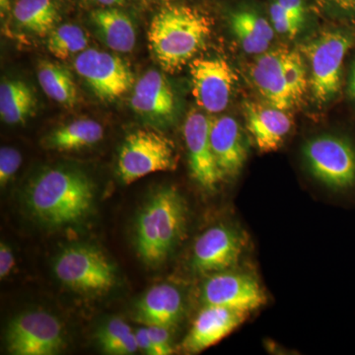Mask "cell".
<instances>
[{
  "mask_svg": "<svg viewBox=\"0 0 355 355\" xmlns=\"http://www.w3.org/2000/svg\"><path fill=\"white\" fill-rule=\"evenodd\" d=\"M303 154L311 174L329 188L340 191L355 186V146L349 139L315 137L306 144Z\"/></svg>",
  "mask_w": 355,
  "mask_h": 355,
  "instance_id": "5",
  "label": "cell"
},
{
  "mask_svg": "<svg viewBox=\"0 0 355 355\" xmlns=\"http://www.w3.org/2000/svg\"><path fill=\"white\" fill-rule=\"evenodd\" d=\"M55 273L65 286L84 292H106L116 284V272L97 248L79 245L67 248L58 257Z\"/></svg>",
  "mask_w": 355,
  "mask_h": 355,
  "instance_id": "7",
  "label": "cell"
},
{
  "mask_svg": "<svg viewBox=\"0 0 355 355\" xmlns=\"http://www.w3.org/2000/svg\"><path fill=\"white\" fill-rule=\"evenodd\" d=\"M244 248L240 232L229 226L210 227L198 238L191 266L198 273H216L237 265Z\"/></svg>",
  "mask_w": 355,
  "mask_h": 355,
  "instance_id": "12",
  "label": "cell"
},
{
  "mask_svg": "<svg viewBox=\"0 0 355 355\" xmlns=\"http://www.w3.org/2000/svg\"><path fill=\"white\" fill-rule=\"evenodd\" d=\"M187 205L174 188L153 193L140 210L135 229V244L147 263H160L181 240L186 227Z\"/></svg>",
  "mask_w": 355,
  "mask_h": 355,
  "instance_id": "3",
  "label": "cell"
},
{
  "mask_svg": "<svg viewBox=\"0 0 355 355\" xmlns=\"http://www.w3.org/2000/svg\"><path fill=\"white\" fill-rule=\"evenodd\" d=\"M178 156L171 140L160 132L137 130L123 140L119 153L118 174L125 184L147 175L174 171Z\"/></svg>",
  "mask_w": 355,
  "mask_h": 355,
  "instance_id": "4",
  "label": "cell"
},
{
  "mask_svg": "<svg viewBox=\"0 0 355 355\" xmlns=\"http://www.w3.org/2000/svg\"><path fill=\"white\" fill-rule=\"evenodd\" d=\"M38 80L50 99L71 108L77 103V87L69 69L58 62L42 60L38 67Z\"/></svg>",
  "mask_w": 355,
  "mask_h": 355,
  "instance_id": "24",
  "label": "cell"
},
{
  "mask_svg": "<svg viewBox=\"0 0 355 355\" xmlns=\"http://www.w3.org/2000/svg\"><path fill=\"white\" fill-rule=\"evenodd\" d=\"M231 25L241 26L248 31L253 33L259 38L270 43L275 37V29L266 19L253 11L241 10L233 13L230 19Z\"/></svg>",
  "mask_w": 355,
  "mask_h": 355,
  "instance_id": "28",
  "label": "cell"
},
{
  "mask_svg": "<svg viewBox=\"0 0 355 355\" xmlns=\"http://www.w3.org/2000/svg\"><path fill=\"white\" fill-rule=\"evenodd\" d=\"M98 343L106 354L130 355L139 350L135 334L125 321L113 318L97 334Z\"/></svg>",
  "mask_w": 355,
  "mask_h": 355,
  "instance_id": "25",
  "label": "cell"
},
{
  "mask_svg": "<svg viewBox=\"0 0 355 355\" xmlns=\"http://www.w3.org/2000/svg\"><path fill=\"white\" fill-rule=\"evenodd\" d=\"M46 46L53 57L67 60L88 48V38L83 28L71 23L55 27L50 33Z\"/></svg>",
  "mask_w": 355,
  "mask_h": 355,
  "instance_id": "26",
  "label": "cell"
},
{
  "mask_svg": "<svg viewBox=\"0 0 355 355\" xmlns=\"http://www.w3.org/2000/svg\"><path fill=\"white\" fill-rule=\"evenodd\" d=\"M149 336L155 350V355H168L173 354L169 329L165 327L146 326Z\"/></svg>",
  "mask_w": 355,
  "mask_h": 355,
  "instance_id": "32",
  "label": "cell"
},
{
  "mask_svg": "<svg viewBox=\"0 0 355 355\" xmlns=\"http://www.w3.org/2000/svg\"><path fill=\"white\" fill-rule=\"evenodd\" d=\"M270 15L273 29L280 34L296 36L303 24L302 20L287 12L277 1L270 6Z\"/></svg>",
  "mask_w": 355,
  "mask_h": 355,
  "instance_id": "29",
  "label": "cell"
},
{
  "mask_svg": "<svg viewBox=\"0 0 355 355\" xmlns=\"http://www.w3.org/2000/svg\"><path fill=\"white\" fill-rule=\"evenodd\" d=\"M91 19L100 37L111 50L128 53L135 49L137 33L127 14L113 7H107L92 12Z\"/></svg>",
  "mask_w": 355,
  "mask_h": 355,
  "instance_id": "20",
  "label": "cell"
},
{
  "mask_svg": "<svg viewBox=\"0 0 355 355\" xmlns=\"http://www.w3.org/2000/svg\"><path fill=\"white\" fill-rule=\"evenodd\" d=\"M15 265L12 250L2 242L0 245V277L6 279Z\"/></svg>",
  "mask_w": 355,
  "mask_h": 355,
  "instance_id": "33",
  "label": "cell"
},
{
  "mask_svg": "<svg viewBox=\"0 0 355 355\" xmlns=\"http://www.w3.org/2000/svg\"><path fill=\"white\" fill-rule=\"evenodd\" d=\"M343 10L355 11V0H333Z\"/></svg>",
  "mask_w": 355,
  "mask_h": 355,
  "instance_id": "36",
  "label": "cell"
},
{
  "mask_svg": "<svg viewBox=\"0 0 355 355\" xmlns=\"http://www.w3.org/2000/svg\"><path fill=\"white\" fill-rule=\"evenodd\" d=\"M74 69L103 101H114L132 88L133 74L128 65L113 53L86 49L77 55Z\"/></svg>",
  "mask_w": 355,
  "mask_h": 355,
  "instance_id": "9",
  "label": "cell"
},
{
  "mask_svg": "<svg viewBox=\"0 0 355 355\" xmlns=\"http://www.w3.org/2000/svg\"><path fill=\"white\" fill-rule=\"evenodd\" d=\"M235 36L237 37L238 41L241 44L242 48L248 53H253V55H261L266 53L270 44L265 40L259 38L258 36L254 35L253 33L248 31L241 26L231 25Z\"/></svg>",
  "mask_w": 355,
  "mask_h": 355,
  "instance_id": "31",
  "label": "cell"
},
{
  "mask_svg": "<svg viewBox=\"0 0 355 355\" xmlns=\"http://www.w3.org/2000/svg\"><path fill=\"white\" fill-rule=\"evenodd\" d=\"M94 184L87 175L73 168H53L30 184L28 209L46 225H69L83 220L92 209Z\"/></svg>",
  "mask_w": 355,
  "mask_h": 355,
  "instance_id": "1",
  "label": "cell"
},
{
  "mask_svg": "<svg viewBox=\"0 0 355 355\" xmlns=\"http://www.w3.org/2000/svg\"><path fill=\"white\" fill-rule=\"evenodd\" d=\"M209 137L222 179L237 176L247 160V146L239 123L228 116L214 119Z\"/></svg>",
  "mask_w": 355,
  "mask_h": 355,
  "instance_id": "15",
  "label": "cell"
},
{
  "mask_svg": "<svg viewBox=\"0 0 355 355\" xmlns=\"http://www.w3.org/2000/svg\"><path fill=\"white\" fill-rule=\"evenodd\" d=\"M210 34L209 21L191 7L170 6L151 20L149 48L166 71H176L197 55Z\"/></svg>",
  "mask_w": 355,
  "mask_h": 355,
  "instance_id": "2",
  "label": "cell"
},
{
  "mask_svg": "<svg viewBox=\"0 0 355 355\" xmlns=\"http://www.w3.org/2000/svg\"><path fill=\"white\" fill-rule=\"evenodd\" d=\"M37 98L32 88L19 79L6 80L0 85V116L8 125H19L34 114Z\"/></svg>",
  "mask_w": 355,
  "mask_h": 355,
  "instance_id": "22",
  "label": "cell"
},
{
  "mask_svg": "<svg viewBox=\"0 0 355 355\" xmlns=\"http://www.w3.org/2000/svg\"><path fill=\"white\" fill-rule=\"evenodd\" d=\"M135 338H137V347L140 352L148 355H155V350L153 342H151L150 336H149L148 329L140 328L135 331Z\"/></svg>",
  "mask_w": 355,
  "mask_h": 355,
  "instance_id": "34",
  "label": "cell"
},
{
  "mask_svg": "<svg viewBox=\"0 0 355 355\" xmlns=\"http://www.w3.org/2000/svg\"><path fill=\"white\" fill-rule=\"evenodd\" d=\"M249 313L224 306L205 305L196 318L182 347L198 354L216 345L246 321Z\"/></svg>",
  "mask_w": 355,
  "mask_h": 355,
  "instance_id": "14",
  "label": "cell"
},
{
  "mask_svg": "<svg viewBox=\"0 0 355 355\" xmlns=\"http://www.w3.org/2000/svg\"><path fill=\"white\" fill-rule=\"evenodd\" d=\"M354 39L343 31H329L303 46L311 67V88L318 102H327L340 88L345 55Z\"/></svg>",
  "mask_w": 355,
  "mask_h": 355,
  "instance_id": "6",
  "label": "cell"
},
{
  "mask_svg": "<svg viewBox=\"0 0 355 355\" xmlns=\"http://www.w3.org/2000/svg\"><path fill=\"white\" fill-rule=\"evenodd\" d=\"M284 77L289 98L292 105L295 106L302 99L307 87L304 62L301 55L295 51H288L287 53L284 62Z\"/></svg>",
  "mask_w": 355,
  "mask_h": 355,
  "instance_id": "27",
  "label": "cell"
},
{
  "mask_svg": "<svg viewBox=\"0 0 355 355\" xmlns=\"http://www.w3.org/2000/svg\"><path fill=\"white\" fill-rule=\"evenodd\" d=\"M277 2L294 17L304 21L305 8L302 0H277Z\"/></svg>",
  "mask_w": 355,
  "mask_h": 355,
  "instance_id": "35",
  "label": "cell"
},
{
  "mask_svg": "<svg viewBox=\"0 0 355 355\" xmlns=\"http://www.w3.org/2000/svg\"><path fill=\"white\" fill-rule=\"evenodd\" d=\"M193 95L209 113H220L228 106L236 76L223 58H198L191 64Z\"/></svg>",
  "mask_w": 355,
  "mask_h": 355,
  "instance_id": "11",
  "label": "cell"
},
{
  "mask_svg": "<svg viewBox=\"0 0 355 355\" xmlns=\"http://www.w3.org/2000/svg\"><path fill=\"white\" fill-rule=\"evenodd\" d=\"M246 127L261 153L277 151L292 128V119L284 110L247 103L244 108Z\"/></svg>",
  "mask_w": 355,
  "mask_h": 355,
  "instance_id": "16",
  "label": "cell"
},
{
  "mask_svg": "<svg viewBox=\"0 0 355 355\" xmlns=\"http://www.w3.org/2000/svg\"><path fill=\"white\" fill-rule=\"evenodd\" d=\"M349 91L355 98V64L354 69H352V76H350Z\"/></svg>",
  "mask_w": 355,
  "mask_h": 355,
  "instance_id": "39",
  "label": "cell"
},
{
  "mask_svg": "<svg viewBox=\"0 0 355 355\" xmlns=\"http://www.w3.org/2000/svg\"><path fill=\"white\" fill-rule=\"evenodd\" d=\"M22 163L19 151L12 147H1L0 150V184L6 186L16 174Z\"/></svg>",
  "mask_w": 355,
  "mask_h": 355,
  "instance_id": "30",
  "label": "cell"
},
{
  "mask_svg": "<svg viewBox=\"0 0 355 355\" xmlns=\"http://www.w3.org/2000/svg\"><path fill=\"white\" fill-rule=\"evenodd\" d=\"M103 137L101 123L91 119H79L51 132L44 139V146L55 150H78L94 146Z\"/></svg>",
  "mask_w": 355,
  "mask_h": 355,
  "instance_id": "21",
  "label": "cell"
},
{
  "mask_svg": "<svg viewBox=\"0 0 355 355\" xmlns=\"http://www.w3.org/2000/svg\"><path fill=\"white\" fill-rule=\"evenodd\" d=\"M211 121L191 110L184 125V137L189 154L191 176L205 190L212 191L222 180L210 144Z\"/></svg>",
  "mask_w": 355,
  "mask_h": 355,
  "instance_id": "13",
  "label": "cell"
},
{
  "mask_svg": "<svg viewBox=\"0 0 355 355\" xmlns=\"http://www.w3.org/2000/svg\"><path fill=\"white\" fill-rule=\"evenodd\" d=\"M0 9H1V16L8 12L10 9V0H0Z\"/></svg>",
  "mask_w": 355,
  "mask_h": 355,
  "instance_id": "38",
  "label": "cell"
},
{
  "mask_svg": "<svg viewBox=\"0 0 355 355\" xmlns=\"http://www.w3.org/2000/svg\"><path fill=\"white\" fill-rule=\"evenodd\" d=\"M97 3L101 4L103 6L113 7L116 6H121L125 3L128 0H94Z\"/></svg>",
  "mask_w": 355,
  "mask_h": 355,
  "instance_id": "37",
  "label": "cell"
},
{
  "mask_svg": "<svg viewBox=\"0 0 355 355\" xmlns=\"http://www.w3.org/2000/svg\"><path fill=\"white\" fill-rule=\"evenodd\" d=\"M183 305V297L177 287L159 284L140 299L135 310V320L146 326L170 329L181 319Z\"/></svg>",
  "mask_w": 355,
  "mask_h": 355,
  "instance_id": "19",
  "label": "cell"
},
{
  "mask_svg": "<svg viewBox=\"0 0 355 355\" xmlns=\"http://www.w3.org/2000/svg\"><path fill=\"white\" fill-rule=\"evenodd\" d=\"M202 298L205 305L224 306L248 313L266 303L265 291L253 275L228 270L210 275L203 284Z\"/></svg>",
  "mask_w": 355,
  "mask_h": 355,
  "instance_id": "10",
  "label": "cell"
},
{
  "mask_svg": "<svg viewBox=\"0 0 355 355\" xmlns=\"http://www.w3.org/2000/svg\"><path fill=\"white\" fill-rule=\"evenodd\" d=\"M7 349L15 355H53L64 345L62 326L44 311L24 313L13 319L6 335Z\"/></svg>",
  "mask_w": 355,
  "mask_h": 355,
  "instance_id": "8",
  "label": "cell"
},
{
  "mask_svg": "<svg viewBox=\"0 0 355 355\" xmlns=\"http://www.w3.org/2000/svg\"><path fill=\"white\" fill-rule=\"evenodd\" d=\"M130 104L140 116L154 121L170 120L176 106L171 86L156 70H149L135 83Z\"/></svg>",
  "mask_w": 355,
  "mask_h": 355,
  "instance_id": "17",
  "label": "cell"
},
{
  "mask_svg": "<svg viewBox=\"0 0 355 355\" xmlns=\"http://www.w3.org/2000/svg\"><path fill=\"white\" fill-rule=\"evenodd\" d=\"M13 14L20 27L40 37L49 36L60 19L53 0H17Z\"/></svg>",
  "mask_w": 355,
  "mask_h": 355,
  "instance_id": "23",
  "label": "cell"
},
{
  "mask_svg": "<svg viewBox=\"0 0 355 355\" xmlns=\"http://www.w3.org/2000/svg\"><path fill=\"white\" fill-rule=\"evenodd\" d=\"M288 51H266L254 62L251 76L254 85L270 106L286 110L292 108L291 98L287 92L284 62Z\"/></svg>",
  "mask_w": 355,
  "mask_h": 355,
  "instance_id": "18",
  "label": "cell"
}]
</instances>
